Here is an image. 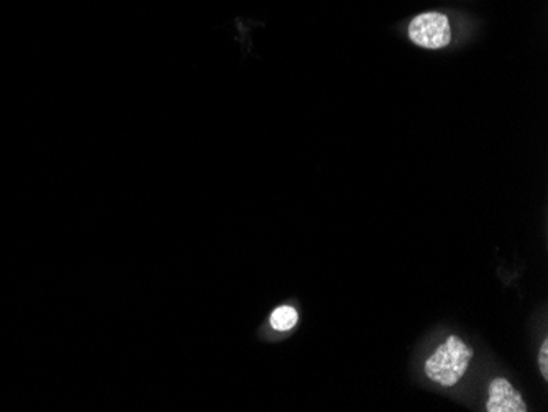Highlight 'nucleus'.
Wrapping results in <instances>:
<instances>
[{"label": "nucleus", "mask_w": 548, "mask_h": 412, "mask_svg": "<svg viewBox=\"0 0 548 412\" xmlns=\"http://www.w3.org/2000/svg\"><path fill=\"white\" fill-rule=\"evenodd\" d=\"M473 350L457 335H450L434 355L426 362V375L430 381L444 388L455 386L467 373L468 364L473 360Z\"/></svg>", "instance_id": "1"}, {"label": "nucleus", "mask_w": 548, "mask_h": 412, "mask_svg": "<svg viewBox=\"0 0 548 412\" xmlns=\"http://www.w3.org/2000/svg\"><path fill=\"white\" fill-rule=\"evenodd\" d=\"M409 38L420 48H445L452 40L450 22L447 16L438 12L420 14L409 24Z\"/></svg>", "instance_id": "2"}, {"label": "nucleus", "mask_w": 548, "mask_h": 412, "mask_svg": "<svg viewBox=\"0 0 548 412\" xmlns=\"http://www.w3.org/2000/svg\"><path fill=\"white\" fill-rule=\"evenodd\" d=\"M488 412H527L522 395L506 378H496L490 383Z\"/></svg>", "instance_id": "3"}, {"label": "nucleus", "mask_w": 548, "mask_h": 412, "mask_svg": "<svg viewBox=\"0 0 548 412\" xmlns=\"http://www.w3.org/2000/svg\"><path fill=\"white\" fill-rule=\"evenodd\" d=\"M298 311L290 306H281V308L273 311L269 317L274 331L286 332L290 331L298 323Z\"/></svg>", "instance_id": "4"}, {"label": "nucleus", "mask_w": 548, "mask_h": 412, "mask_svg": "<svg viewBox=\"0 0 548 412\" xmlns=\"http://www.w3.org/2000/svg\"><path fill=\"white\" fill-rule=\"evenodd\" d=\"M537 360H539V370H541L543 380L548 381V339L543 340Z\"/></svg>", "instance_id": "5"}]
</instances>
